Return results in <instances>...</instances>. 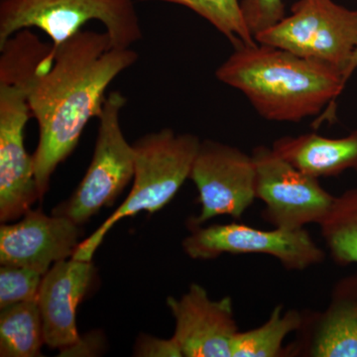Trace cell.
<instances>
[{
    "instance_id": "277c9868",
    "label": "cell",
    "mask_w": 357,
    "mask_h": 357,
    "mask_svg": "<svg viewBox=\"0 0 357 357\" xmlns=\"http://www.w3.org/2000/svg\"><path fill=\"white\" fill-rule=\"evenodd\" d=\"M93 20L117 48L143 38L134 0H0V44L20 30L38 28L57 48Z\"/></svg>"
},
{
    "instance_id": "8992f818",
    "label": "cell",
    "mask_w": 357,
    "mask_h": 357,
    "mask_svg": "<svg viewBox=\"0 0 357 357\" xmlns=\"http://www.w3.org/2000/svg\"><path fill=\"white\" fill-rule=\"evenodd\" d=\"M126 96L112 91L98 115L95 151L86 175L68 202L54 215H64L81 227L105 206H112L135 172V149L126 140L121 126Z\"/></svg>"
},
{
    "instance_id": "52a82bcc",
    "label": "cell",
    "mask_w": 357,
    "mask_h": 357,
    "mask_svg": "<svg viewBox=\"0 0 357 357\" xmlns=\"http://www.w3.org/2000/svg\"><path fill=\"white\" fill-rule=\"evenodd\" d=\"M183 241L192 259L211 260L225 255H265L276 258L289 271H302L325 261L326 252L306 229L262 230L246 225H188Z\"/></svg>"
},
{
    "instance_id": "ba28073f",
    "label": "cell",
    "mask_w": 357,
    "mask_h": 357,
    "mask_svg": "<svg viewBox=\"0 0 357 357\" xmlns=\"http://www.w3.org/2000/svg\"><path fill=\"white\" fill-rule=\"evenodd\" d=\"M251 155L256 169V198L265 204V222L275 229L296 230L325 220L335 197L321 187L319 178L296 168L272 147L259 145Z\"/></svg>"
},
{
    "instance_id": "7a4b0ae2",
    "label": "cell",
    "mask_w": 357,
    "mask_h": 357,
    "mask_svg": "<svg viewBox=\"0 0 357 357\" xmlns=\"http://www.w3.org/2000/svg\"><path fill=\"white\" fill-rule=\"evenodd\" d=\"M215 77L241 91L263 119L277 122H301L326 107L319 117L325 121L345 86L340 70L260 43L234 48Z\"/></svg>"
},
{
    "instance_id": "8fae6325",
    "label": "cell",
    "mask_w": 357,
    "mask_h": 357,
    "mask_svg": "<svg viewBox=\"0 0 357 357\" xmlns=\"http://www.w3.org/2000/svg\"><path fill=\"white\" fill-rule=\"evenodd\" d=\"M176 321V338L183 357H231L239 332L231 298L211 300L206 289L192 283L180 299L167 298Z\"/></svg>"
},
{
    "instance_id": "2e32d148",
    "label": "cell",
    "mask_w": 357,
    "mask_h": 357,
    "mask_svg": "<svg viewBox=\"0 0 357 357\" xmlns=\"http://www.w3.org/2000/svg\"><path fill=\"white\" fill-rule=\"evenodd\" d=\"M43 323L37 300L3 307L0 312V356H42Z\"/></svg>"
},
{
    "instance_id": "e0dca14e",
    "label": "cell",
    "mask_w": 357,
    "mask_h": 357,
    "mask_svg": "<svg viewBox=\"0 0 357 357\" xmlns=\"http://www.w3.org/2000/svg\"><path fill=\"white\" fill-rule=\"evenodd\" d=\"M303 312L277 305L264 324L252 330L239 331L232 344L231 357H284V340L299 330Z\"/></svg>"
},
{
    "instance_id": "d6986e66",
    "label": "cell",
    "mask_w": 357,
    "mask_h": 357,
    "mask_svg": "<svg viewBox=\"0 0 357 357\" xmlns=\"http://www.w3.org/2000/svg\"><path fill=\"white\" fill-rule=\"evenodd\" d=\"M142 2L160 1L178 4L203 17L211 23L234 48L257 44L244 20L239 0H140Z\"/></svg>"
},
{
    "instance_id": "5bb4252c",
    "label": "cell",
    "mask_w": 357,
    "mask_h": 357,
    "mask_svg": "<svg viewBox=\"0 0 357 357\" xmlns=\"http://www.w3.org/2000/svg\"><path fill=\"white\" fill-rule=\"evenodd\" d=\"M95 274L93 261L70 257L55 263L44 275L37 302L47 347L69 352L83 345L77 333V309Z\"/></svg>"
},
{
    "instance_id": "ac0fdd59",
    "label": "cell",
    "mask_w": 357,
    "mask_h": 357,
    "mask_svg": "<svg viewBox=\"0 0 357 357\" xmlns=\"http://www.w3.org/2000/svg\"><path fill=\"white\" fill-rule=\"evenodd\" d=\"M319 225L333 262L342 267L357 264V187L335 197Z\"/></svg>"
},
{
    "instance_id": "7c38bea8",
    "label": "cell",
    "mask_w": 357,
    "mask_h": 357,
    "mask_svg": "<svg viewBox=\"0 0 357 357\" xmlns=\"http://www.w3.org/2000/svg\"><path fill=\"white\" fill-rule=\"evenodd\" d=\"M284 357H357V272L335 282L323 311L303 312Z\"/></svg>"
},
{
    "instance_id": "3957f363",
    "label": "cell",
    "mask_w": 357,
    "mask_h": 357,
    "mask_svg": "<svg viewBox=\"0 0 357 357\" xmlns=\"http://www.w3.org/2000/svg\"><path fill=\"white\" fill-rule=\"evenodd\" d=\"M202 141L191 133L163 128L139 138L135 149V172L128 198L83 243L73 258L91 261L110 229L119 220L141 211L156 213L167 206L190 178Z\"/></svg>"
},
{
    "instance_id": "5b68a950",
    "label": "cell",
    "mask_w": 357,
    "mask_h": 357,
    "mask_svg": "<svg viewBox=\"0 0 357 357\" xmlns=\"http://www.w3.org/2000/svg\"><path fill=\"white\" fill-rule=\"evenodd\" d=\"M255 38L257 43L332 67L344 77L357 47V10L333 0H298L290 16Z\"/></svg>"
},
{
    "instance_id": "4fadbf2b",
    "label": "cell",
    "mask_w": 357,
    "mask_h": 357,
    "mask_svg": "<svg viewBox=\"0 0 357 357\" xmlns=\"http://www.w3.org/2000/svg\"><path fill=\"white\" fill-rule=\"evenodd\" d=\"M79 225L64 215L29 210L20 222L0 227V263L46 274L55 263L73 257Z\"/></svg>"
},
{
    "instance_id": "9a60e30c",
    "label": "cell",
    "mask_w": 357,
    "mask_h": 357,
    "mask_svg": "<svg viewBox=\"0 0 357 357\" xmlns=\"http://www.w3.org/2000/svg\"><path fill=\"white\" fill-rule=\"evenodd\" d=\"M272 148L296 168L317 178L357 171V130L342 138L314 132L284 136L275 140Z\"/></svg>"
},
{
    "instance_id": "30bf717a",
    "label": "cell",
    "mask_w": 357,
    "mask_h": 357,
    "mask_svg": "<svg viewBox=\"0 0 357 357\" xmlns=\"http://www.w3.org/2000/svg\"><path fill=\"white\" fill-rule=\"evenodd\" d=\"M32 116L28 89L0 83V220L23 217L40 199L24 130Z\"/></svg>"
},
{
    "instance_id": "603a6c76",
    "label": "cell",
    "mask_w": 357,
    "mask_h": 357,
    "mask_svg": "<svg viewBox=\"0 0 357 357\" xmlns=\"http://www.w3.org/2000/svg\"><path fill=\"white\" fill-rule=\"evenodd\" d=\"M357 69V47L356 51H354V55L349 61V64L347 66V70H345L344 74V84H347V81H349V77H351L352 73L354 72Z\"/></svg>"
},
{
    "instance_id": "6da1fadb",
    "label": "cell",
    "mask_w": 357,
    "mask_h": 357,
    "mask_svg": "<svg viewBox=\"0 0 357 357\" xmlns=\"http://www.w3.org/2000/svg\"><path fill=\"white\" fill-rule=\"evenodd\" d=\"M138 58L132 48L115 47L105 31L81 30L45 60L28 91L39 126L33 160L40 199L57 167L77 147L88 122L102 112L109 84Z\"/></svg>"
},
{
    "instance_id": "7402d4cb",
    "label": "cell",
    "mask_w": 357,
    "mask_h": 357,
    "mask_svg": "<svg viewBox=\"0 0 357 357\" xmlns=\"http://www.w3.org/2000/svg\"><path fill=\"white\" fill-rule=\"evenodd\" d=\"M134 356L140 357H183L176 338H158L141 335L134 347Z\"/></svg>"
},
{
    "instance_id": "44dd1931",
    "label": "cell",
    "mask_w": 357,
    "mask_h": 357,
    "mask_svg": "<svg viewBox=\"0 0 357 357\" xmlns=\"http://www.w3.org/2000/svg\"><path fill=\"white\" fill-rule=\"evenodd\" d=\"M244 20L253 36L269 29L285 17L283 0H243Z\"/></svg>"
},
{
    "instance_id": "9c48e42d",
    "label": "cell",
    "mask_w": 357,
    "mask_h": 357,
    "mask_svg": "<svg viewBox=\"0 0 357 357\" xmlns=\"http://www.w3.org/2000/svg\"><path fill=\"white\" fill-rule=\"evenodd\" d=\"M190 178L198 189L201 213L188 225H202L220 215L241 220L257 199L252 155L218 141H202Z\"/></svg>"
},
{
    "instance_id": "ffe728a7",
    "label": "cell",
    "mask_w": 357,
    "mask_h": 357,
    "mask_svg": "<svg viewBox=\"0 0 357 357\" xmlns=\"http://www.w3.org/2000/svg\"><path fill=\"white\" fill-rule=\"evenodd\" d=\"M44 275L30 268L1 265L0 267V309L37 300Z\"/></svg>"
}]
</instances>
